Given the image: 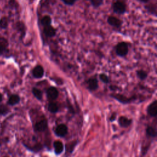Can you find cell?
Masks as SVG:
<instances>
[{
    "label": "cell",
    "mask_w": 157,
    "mask_h": 157,
    "mask_svg": "<svg viewBox=\"0 0 157 157\" xmlns=\"http://www.w3.org/2000/svg\"><path fill=\"white\" fill-rule=\"evenodd\" d=\"M111 8L114 13L123 15L126 12L127 6L124 0H115L112 3Z\"/></svg>",
    "instance_id": "obj_1"
},
{
    "label": "cell",
    "mask_w": 157,
    "mask_h": 157,
    "mask_svg": "<svg viewBox=\"0 0 157 157\" xmlns=\"http://www.w3.org/2000/svg\"><path fill=\"white\" fill-rule=\"evenodd\" d=\"M128 44L125 42H120L118 43L115 47V52L118 56H125L128 54Z\"/></svg>",
    "instance_id": "obj_2"
},
{
    "label": "cell",
    "mask_w": 157,
    "mask_h": 157,
    "mask_svg": "<svg viewBox=\"0 0 157 157\" xmlns=\"http://www.w3.org/2000/svg\"><path fill=\"white\" fill-rule=\"evenodd\" d=\"M110 96L113 99H116L117 101H118L119 102L122 104H129L134 101L137 99V97L136 96H133L128 98L125 96L124 95L120 94H111Z\"/></svg>",
    "instance_id": "obj_3"
},
{
    "label": "cell",
    "mask_w": 157,
    "mask_h": 157,
    "mask_svg": "<svg viewBox=\"0 0 157 157\" xmlns=\"http://www.w3.org/2000/svg\"><path fill=\"white\" fill-rule=\"evenodd\" d=\"M47 128H48V121L45 118H42L39 121H38L37 122H36V123L34 124V129L35 131H37V132H44L47 129Z\"/></svg>",
    "instance_id": "obj_4"
},
{
    "label": "cell",
    "mask_w": 157,
    "mask_h": 157,
    "mask_svg": "<svg viewBox=\"0 0 157 157\" xmlns=\"http://www.w3.org/2000/svg\"><path fill=\"white\" fill-rule=\"evenodd\" d=\"M107 21L109 25L117 29L120 28L122 25V21L118 17L113 15L109 16L107 19Z\"/></svg>",
    "instance_id": "obj_5"
},
{
    "label": "cell",
    "mask_w": 157,
    "mask_h": 157,
    "mask_svg": "<svg viewBox=\"0 0 157 157\" xmlns=\"http://www.w3.org/2000/svg\"><path fill=\"white\" fill-rule=\"evenodd\" d=\"M68 129L66 124H59L55 129V134L59 137H64L67 134Z\"/></svg>",
    "instance_id": "obj_6"
},
{
    "label": "cell",
    "mask_w": 157,
    "mask_h": 157,
    "mask_svg": "<svg viewBox=\"0 0 157 157\" xmlns=\"http://www.w3.org/2000/svg\"><path fill=\"white\" fill-rule=\"evenodd\" d=\"M46 94H47V98L49 100L53 101L58 98L59 95V92L57 88H56L55 87L50 86L48 88H47L46 91Z\"/></svg>",
    "instance_id": "obj_7"
},
{
    "label": "cell",
    "mask_w": 157,
    "mask_h": 157,
    "mask_svg": "<svg viewBox=\"0 0 157 157\" xmlns=\"http://www.w3.org/2000/svg\"><path fill=\"white\" fill-rule=\"evenodd\" d=\"M147 113L151 117H156L157 114V101L154 100L147 107Z\"/></svg>",
    "instance_id": "obj_8"
},
{
    "label": "cell",
    "mask_w": 157,
    "mask_h": 157,
    "mask_svg": "<svg viewBox=\"0 0 157 157\" xmlns=\"http://www.w3.org/2000/svg\"><path fill=\"white\" fill-rule=\"evenodd\" d=\"M44 70L41 65H37L35 66L32 71L33 76L36 78H40L44 76Z\"/></svg>",
    "instance_id": "obj_9"
},
{
    "label": "cell",
    "mask_w": 157,
    "mask_h": 157,
    "mask_svg": "<svg viewBox=\"0 0 157 157\" xmlns=\"http://www.w3.org/2000/svg\"><path fill=\"white\" fill-rule=\"evenodd\" d=\"M86 84H87L88 89L91 91L96 90L99 86L98 80H97V78H96L94 77L89 78L86 81Z\"/></svg>",
    "instance_id": "obj_10"
},
{
    "label": "cell",
    "mask_w": 157,
    "mask_h": 157,
    "mask_svg": "<svg viewBox=\"0 0 157 157\" xmlns=\"http://www.w3.org/2000/svg\"><path fill=\"white\" fill-rule=\"evenodd\" d=\"M118 122L119 125L121 128H126L129 127L132 124V120L125 116H120L118 118Z\"/></svg>",
    "instance_id": "obj_11"
},
{
    "label": "cell",
    "mask_w": 157,
    "mask_h": 157,
    "mask_svg": "<svg viewBox=\"0 0 157 157\" xmlns=\"http://www.w3.org/2000/svg\"><path fill=\"white\" fill-rule=\"evenodd\" d=\"M43 31L45 35L48 37H52L55 36L56 33V29L51 25L44 26Z\"/></svg>",
    "instance_id": "obj_12"
},
{
    "label": "cell",
    "mask_w": 157,
    "mask_h": 157,
    "mask_svg": "<svg viewBox=\"0 0 157 157\" xmlns=\"http://www.w3.org/2000/svg\"><path fill=\"white\" fill-rule=\"evenodd\" d=\"M144 7L147 10V12L154 15L155 17H156V2L153 3L150 2L148 4H146Z\"/></svg>",
    "instance_id": "obj_13"
},
{
    "label": "cell",
    "mask_w": 157,
    "mask_h": 157,
    "mask_svg": "<svg viewBox=\"0 0 157 157\" xmlns=\"http://www.w3.org/2000/svg\"><path fill=\"white\" fill-rule=\"evenodd\" d=\"M53 147L56 155L61 154L64 150V145L60 140H55L53 143Z\"/></svg>",
    "instance_id": "obj_14"
},
{
    "label": "cell",
    "mask_w": 157,
    "mask_h": 157,
    "mask_svg": "<svg viewBox=\"0 0 157 157\" xmlns=\"http://www.w3.org/2000/svg\"><path fill=\"white\" fill-rule=\"evenodd\" d=\"M145 132L148 137H153V138L156 137V130L152 126H148L146 128Z\"/></svg>",
    "instance_id": "obj_15"
},
{
    "label": "cell",
    "mask_w": 157,
    "mask_h": 157,
    "mask_svg": "<svg viewBox=\"0 0 157 157\" xmlns=\"http://www.w3.org/2000/svg\"><path fill=\"white\" fill-rule=\"evenodd\" d=\"M20 101V98L17 94H12L10 96L8 100V104L10 105H14L17 104Z\"/></svg>",
    "instance_id": "obj_16"
},
{
    "label": "cell",
    "mask_w": 157,
    "mask_h": 157,
    "mask_svg": "<svg viewBox=\"0 0 157 157\" xmlns=\"http://www.w3.org/2000/svg\"><path fill=\"white\" fill-rule=\"evenodd\" d=\"M48 110L51 113H55L58 111L59 107H58V104L56 102H50L48 104Z\"/></svg>",
    "instance_id": "obj_17"
},
{
    "label": "cell",
    "mask_w": 157,
    "mask_h": 157,
    "mask_svg": "<svg viewBox=\"0 0 157 157\" xmlns=\"http://www.w3.org/2000/svg\"><path fill=\"white\" fill-rule=\"evenodd\" d=\"M32 93H33V95L34 96V97L37 99H38L39 101L42 100V93L40 90L34 87L32 89Z\"/></svg>",
    "instance_id": "obj_18"
},
{
    "label": "cell",
    "mask_w": 157,
    "mask_h": 157,
    "mask_svg": "<svg viewBox=\"0 0 157 157\" xmlns=\"http://www.w3.org/2000/svg\"><path fill=\"white\" fill-rule=\"evenodd\" d=\"M7 46V40L5 39L1 38L0 39V55H2L5 52Z\"/></svg>",
    "instance_id": "obj_19"
},
{
    "label": "cell",
    "mask_w": 157,
    "mask_h": 157,
    "mask_svg": "<svg viewBox=\"0 0 157 157\" xmlns=\"http://www.w3.org/2000/svg\"><path fill=\"white\" fill-rule=\"evenodd\" d=\"M40 23L43 26L48 25H51L52 24V18L50 17V15H45L41 18Z\"/></svg>",
    "instance_id": "obj_20"
},
{
    "label": "cell",
    "mask_w": 157,
    "mask_h": 157,
    "mask_svg": "<svg viewBox=\"0 0 157 157\" xmlns=\"http://www.w3.org/2000/svg\"><path fill=\"white\" fill-rule=\"evenodd\" d=\"M136 74H137V76L138 77V78L139 79H140L141 80H145L147 78V77H148L147 72L143 69H140V70L137 71Z\"/></svg>",
    "instance_id": "obj_21"
},
{
    "label": "cell",
    "mask_w": 157,
    "mask_h": 157,
    "mask_svg": "<svg viewBox=\"0 0 157 157\" xmlns=\"http://www.w3.org/2000/svg\"><path fill=\"white\" fill-rule=\"evenodd\" d=\"M90 2L91 5L94 8H98L103 4L104 0H86Z\"/></svg>",
    "instance_id": "obj_22"
},
{
    "label": "cell",
    "mask_w": 157,
    "mask_h": 157,
    "mask_svg": "<svg viewBox=\"0 0 157 157\" xmlns=\"http://www.w3.org/2000/svg\"><path fill=\"white\" fill-rule=\"evenodd\" d=\"M77 141H72V142H71V143H69V144H66V151H67L69 150V153H72V150L74 148V147L77 145Z\"/></svg>",
    "instance_id": "obj_23"
},
{
    "label": "cell",
    "mask_w": 157,
    "mask_h": 157,
    "mask_svg": "<svg viewBox=\"0 0 157 157\" xmlns=\"http://www.w3.org/2000/svg\"><path fill=\"white\" fill-rule=\"evenodd\" d=\"M8 25V20L6 17H2L0 20V28L2 29H5L7 27Z\"/></svg>",
    "instance_id": "obj_24"
},
{
    "label": "cell",
    "mask_w": 157,
    "mask_h": 157,
    "mask_svg": "<svg viewBox=\"0 0 157 157\" xmlns=\"http://www.w3.org/2000/svg\"><path fill=\"white\" fill-rule=\"evenodd\" d=\"M42 148H43L42 145L40 143H38V144H36L35 145H34L32 148H29V150L32 151H34V152H37L40 150H41L42 149Z\"/></svg>",
    "instance_id": "obj_25"
},
{
    "label": "cell",
    "mask_w": 157,
    "mask_h": 157,
    "mask_svg": "<svg viewBox=\"0 0 157 157\" xmlns=\"http://www.w3.org/2000/svg\"><path fill=\"white\" fill-rule=\"evenodd\" d=\"M99 79H100L102 82H104V83H106V84H107V83H109V82H110L109 77H108L106 74H104V73H102V74H99Z\"/></svg>",
    "instance_id": "obj_26"
},
{
    "label": "cell",
    "mask_w": 157,
    "mask_h": 157,
    "mask_svg": "<svg viewBox=\"0 0 157 157\" xmlns=\"http://www.w3.org/2000/svg\"><path fill=\"white\" fill-rule=\"evenodd\" d=\"M78 0H61L63 4H64L66 6H71L75 4V3Z\"/></svg>",
    "instance_id": "obj_27"
},
{
    "label": "cell",
    "mask_w": 157,
    "mask_h": 157,
    "mask_svg": "<svg viewBox=\"0 0 157 157\" xmlns=\"http://www.w3.org/2000/svg\"><path fill=\"white\" fill-rule=\"evenodd\" d=\"M8 112V109L4 105H1L0 107V115H6Z\"/></svg>",
    "instance_id": "obj_28"
},
{
    "label": "cell",
    "mask_w": 157,
    "mask_h": 157,
    "mask_svg": "<svg viewBox=\"0 0 157 157\" xmlns=\"http://www.w3.org/2000/svg\"><path fill=\"white\" fill-rule=\"evenodd\" d=\"M116 117H117V113H116L115 112H114V113H113L111 115V116H110L109 120H110V121H113L115 120Z\"/></svg>",
    "instance_id": "obj_29"
},
{
    "label": "cell",
    "mask_w": 157,
    "mask_h": 157,
    "mask_svg": "<svg viewBox=\"0 0 157 157\" xmlns=\"http://www.w3.org/2000/svg\"><path fill=\"white\" fill-rule=\"evenodd\" d=\"M138 1L142 2V3H144V4H148L149 2H151V0H137Z\"/></svg>",
    "instance_id": "obj_30"
},
{
    "label": "cell",
    "mask_w": 157,
    "mask_h": 157,
    "mask_svg": "<svg viewBox=\"0 0 157 157\" xmlns=\"http://www.w3.org/2000/svg\"><path fill=\"white\" fill-rule=\"evenodd\" d=\"M2 94L0 93V102L2 101Z\"/></svg>",
    "instance_id": "obj_31"
}]
</instances>
